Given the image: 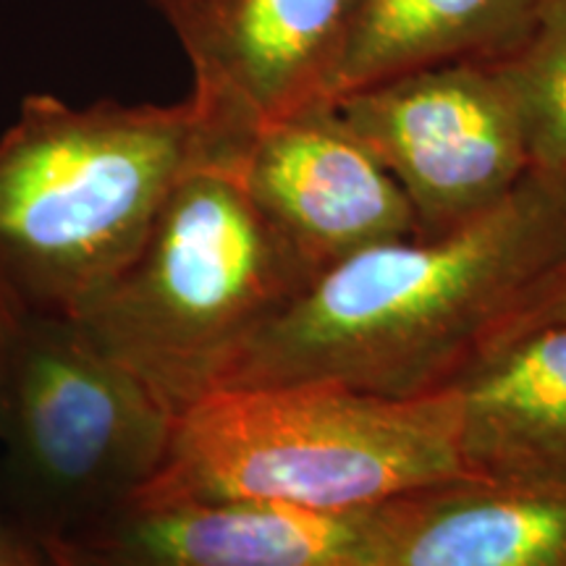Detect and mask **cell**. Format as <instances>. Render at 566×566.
<instances>
[{
    "instance_id": "6da1fadb",
    "label": "cell",
    "mask_w": 566,
    "mask_h": 566,
    "mask_svg": "<svg viewBox=\"0 0 566 566\" xmlns=\"http://www.w3.org/2000/svg\"><path fill=\"white\" fill-rule=\"evenodd\" d=\"M562 258L566 195L527 174L457 229L367 247L325 268L218 388L323 380L394 399L443 391Z\"/></svg>"
},
{
    "instance_id": "7a4b0ae2",
    "label": "cell",
    "mask_w": 566,
    "mask_h": 566,
    "mask_svg": "<svg viewBox=\"0 0 566 566\" xmlns=\"http://www.w3.org/2000/svg\"><path fill=\"white\" fill-rule=\"evenodd\" d=\"M464 478L451 386L412 399L323 380L223 386L174 417L158 470L122 506L260 501L354 514Z\"/></svg>"
},
{
    "instance_id": "3957f363",
    "label": "cell",
    "mask_w": 566,
    "mask_h": 566,
    "mask_svg": "<svg viewBox=\"0 0 566 566\" xmlns=\"http://www.w3.org/2000/svg\"><path fill=\"white\" fill-rule=\"evenodd\" d=\"M205 163L237 158L192 97L87 108L24 97L0 137V281L27 313L74 317Z\"/></svg>"
},
{
    "instance_id": "277c9868",
    "label": "cell",
    "mask_w": 566,
    "mask_h": 566,
    "mask_svg": "<svg viewBox=\"0 0 566 566\" xmlns=\"http://www.w3.org/2000/svg\"><path fill=\"white\" fill-rule=\"evenodd\" d=\"M315 279L231 163L184 176L129 265L74 321L176 417Z\"/></svg>"
},
{
    "instance_id": "5b68a950",
    "label": "cell",
    "mask_w": 566,
    "mask_h": 566,
    "mask_svg": "<svg viewBox=\"0 0 566 566\" xmlns=\"http://www.w3.org/2000/svg\"><path fill=\"white\" fill-rule=\"evenodd\" d=\"M174 417L71 317L30 313L0 417L17 483L42 506H122L158 470Z\"/></svg>"
},
{
    "instance_id": "8992f818",
    "label": "cell",
    "mask_w": 566,
    "mask_h": 566,
    "mask_svg": "<svg viewBox=\"0 0 566 566\" xmlns=\"http://www.w3.org/2000/svg\"><path fill=\"white\" fill-rule=\"evenodd\" d=\"M342 122L394 176L420 233L457 229L530 174L520 105L495 61H451L338 95Z\"/></svg>"
},
{
    "instance_id": "52a82bcc",
    "label": "cell",
    "mask_w": 566,
    "mask_h": 566,
    "mask_svg": "<svg viewBox=\"0 0 566 566\" xmlns=\"http://www.w3.org/2000/svg\"><path fill=\"white\" fill-rule=\"evenodd\" d=\"M192 63V101L223 145L334 103L363 0H150Z\"/></svg>"
},
{
    "instance_id": "ba28073f",
    "label": "cell",
    "mask_w": 566,
    "mask_h": 566,
    "mask_svg": "<svg viewBox=\"0 0 566 566\" xmlns=\"http://www.w3.org/2000/svg\"><path fill=\"white\" fill-rule=\"evenodd\" d=\"M237 171L252 202L315 275L367 247L420 237L407 195L334 103L254 134Z\"/></svg>"
},
{
    "instance_id": "9c48e42d",
    "label": "cell",
    "mask_w": 566,
    "mask_h": 566,
    "mask_svg": "<svg viewBox=\"0 0 566 566\" xmlns=\"http://www.w3.org/2000/svg\"><path fill=\"white\" fill-rule=\"evenodd\" d=\"M363 566H566V478H464L365 509Z\"/></svg>"
},
{
    "instance_id": "30bf717a",
    "label": "cell",
    "mask_w": 566,
    "mask_h": 566,
    "mask_svg": "<svg viewBox=\"0 0 566 566\" xmlns=\"http://www.w3.org/2000/svg\"><path fill=\"white\" fill-rule=\"evenodd\" d=\"M111 566H363V512L260 501L118 506Z\"/></svg>"
},
{
    "instance_id": "8fae6325",
    "label": "cell",
    "mask_w": 566,
    "mask_h": 566,
    "mask_svg": "<svg viewBox=\"0 0 566 566\" xmlns=\"http://www.w3.org/2000/svg\"><path fill=\"white\" fill-rule=\"evenodd\" d=\"M451 388L459 454L472 478H566V325L493 346Z\"/></svg>"
},
{
    "instance_id": "7c38bea8",
    "label": "cell",
    "mask_w": 566,
    "mask_h": 566,
    "mask_svg": "<svg viewBox=\"0 0 566 566\" xmlns=\"http://www.w3.org/2000/svg\"><path fill=\"white\" fill-rule=\"evenodd\" d=\"M546 0H363L336 92L451 61H501L535 30Z\"/></svg>"
},
{
    "instance_id": "4fadbf2b",
    "label": "cell",
    "mask_w": 566,
    "mask_h": 566,
    "mask_svg": "<svg viewBox=\"0 0 566 566\" xmlns=\"http://www.w3.org/2000/svg\"><path fill=\"white\" fill-rule=\"evenodd\" d=\"M495 63L520 105L530 174L566 195V0H546L530 38Z\"/></svg>"
},
{
    "instance_id": "5bb4252c",
    "label": "cell",
    "mask_w": 566,
    "mask_h": 566,
    "mask_svg": "<svg viewBox=\"0 0 566 566\" xmlns=\"http://www.w3.org/2000/svg\"><path fill=\"white\" fill-rule=\"evenodd\" d=\"M543 325H566V258L551 268L541 281L525 294V300L520 302V307L509 315V321L501 325V331L495 334L493 346L512 342V338L527 334L533 328H543ZM485 349V352H488ZM483 352V354H485Z\"/></svg>"
},
{
    "instance_id": "9a60e30c",
    "label": "cell",
    "mask_w": 566,
    "mask_h": 566,
    "mask_svg": "<svg viewBox=\"0 0 566 566\" xmlns=\"http://www.w3.org/2000/svg\"><path fill=\"white\" fill-rule=\"evenodd\" d=\"M27 315L30 313L21 307V302L0 281V417H3L6 399H9L13 365H17Z\"/></svg>"
},
{
    "instance_id": "2e32d148",
    "label": "cell",
    "mask_w": 566,
    "mask_h": 566,
    "mask_svg": "<svg viewBox=\"0 0 566 566\" xmlns=\"http://www.w3.org/2000/svg\"><path fill=\"white\" fill-rule=\"evenodd\" d=\"M53 556L59 558V566H92L90 562H84L82 556H76L74 551H66V548H55Z\"/></svg>"
},
{
    "instance_id": "e0dca14e",
    "label": "cell",
    "mask_w": 566,
    "mask_h": 566,
    "mask_svg": "<svg viewBox=\"0 0 566 566\" xmlns=\"http://www.w3.org/2000/svg\"><path fill=\"white\" fill-rule=\"evenodd\" d=\"M17 554H19V551L11 548L9 543H6L3 533H0V566H11L13 558H17Z\"/></svg>"
},
{
    "instance_id": "ac0fdd59",
    "label": "cell",
    "mask_w": 566,
    "mask_h": 566,
    "mask_svg": "<svg viewBox=\"0 0 566 566\" xmlns=\"http://www.w3.org/2000/svg\"><path fill=\"white\" fill-rule=\"evenodd\" d=\"M11 566H38V564H34L32 558L24 554V551H19V554H17V558H13V564H11Z\"/></svg>"
}]
</instances>
